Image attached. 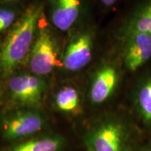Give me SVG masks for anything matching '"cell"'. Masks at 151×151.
<instances>
[{"mask_svg":"<svg viewBox=\"0 0 151 151\" xmlns=\"http://www.w3.org/2000/svg\"><path fill=\"white\" fill-rule=\"evenodd\" d=\"M45 9V0H34L9 29L0 45V72L4 75L11 74L29 57Z\"/></svg>","mask_w":151,"mask_h":151,"instance_id":"6da1fadb","label":"cell"},{"mask_svg":"<svg viewBox=\"0 0 151 151\" xmlns=\"http://www.w3.org/2000/svg\"><path fill=\"white\" fill-rule=\"evenodd\" d=\"M28 62L32 73L41 77L50 74L59 63L58 43L48 27L38 28Z\"/></svg>","mask_w":151,"mask_h":151,"instance_id":"7a4b0ae2","label":"cell"},{"mask_svg":"<svg viewBox=\"0 0 151 151\" xmlns=\"http://www.w3.org/2000/svg\"><path fill=\"white\" fill-rule=\"evenodd\" d=\"M122 67L128 72L140 71L151 61V35L133 32L117 37Z\"/></svg>","mask_w":151,"mask_h":151,"instance_id":"3957f363","label":"cell"},{"mask_svg":"<svg viewBox=\"0 0 151 151\" xmlns=\"http://www.w3.org/2000/svg\"><path fill=\"white\" fill-rule=\"evenodd\" d=\"M94 32L90 29L81 30L72 36L61 59L65 70L76 72L89 65L94 55Z\"/></svg>","mask_w":151,"mask_h":151,"instance_id":"277c9868","label":"cell"},{"mask_svg":"<svg viewBox=\"0 0 151 151\" xmlns=\"http://www.w3.org/2000/svg\"><path fill=\"white\" fill-rule=\"evenodd\" d=\"M121 65L116 62L104 61L95 69L90 81V101L100 105L110 99L118 89L122 78Z\"/></svg>","mask_w":151,"mask_h":151,"instance_id":"5b68a950","label":"cell"},{"mask_svg":"<svg viewBox=\"0 0 151 151\" xmlns=\"http://www.w3.org/2000/svg\"><path fill=\"white\" fill-rule=\"evenodd\" d=\"M43 77L34 73H19L9 78L7 88L11 99L25 106H37L41 103L46 90Z\"/></svg>","mask_w":151,"mask_h":151,"instance_id":"8992f818","label":"cell"},{"mask_svg":"<svg viewBox=\"0 0 151 151\" xmlns=\"http://www.w3.org/2000/svg\"><path fill=\"white\" fill-rule=\"evenodd\" d=\"M90 0H45L52 25L58 30L71 29L89 7Z\"/></svg>","mask_w":151,"mask_h":151,"instance_id":"52a82bcc","label":"cell"},{"mask_svg":"<svg viewBox=\"0 0 151 151\" xmlns=\"http://www.w3.org/2000/svg\"><path fill=\"white\" fill-rule=\"evenodd\" d=\"M44 124V118L37 111H16L5 119L4 136L7 140H17L39 132L43 129Z\"/></svg>","mask_w":151,"mask_h":151,"instance_id":"ba28073f","label":"cell"},{"mask_svg":"<svg viewBox=\"0 0 151 151\" xmlns=\"http://www.w3.org/2000/svg\"><path fill=\"white\" fill-rule=\"evenodd\" d=\"M124 137L125 129L122 122L106 120L92 130L89 146L92 151H122Z\"/></svg>","mask_w":151,"mask_h":151,"instance_id":"9c48e42d","label":"cell"},{"mask_svg":"<svg viewBox=\"0 0 151 151\" xmlns=\"http://www.w3.org/2000/svg\"><path fill=\"white\" fill-rule=\"evenodd\" d=\"M133 32L151 35V0H132L117 37Z\"/></svg>","mask_w":151,"mask_h":151,"instance_id":"30bf717a","label":"cell"},{"mask_svg":"<svg viewBox=\"0 0 151 151\" xmlns=\"http://www.w3.org/2000/svg\"><path fill=\"white\" fill-rule=\"evenodd\" d=\"M139 78L135 88V107L143 121L151 124V68Z\"/></svg>","mask_w":151,"mask_h":151,"instance_id":"8fae6325","label":"cell"},{"mask_svg":"<svg viewBox=\"0 0 151 151\" xmlns=\"http://www.w3.org/2000/svg\"><path fill=\"white\" fill-rule=\"evenodd\" d=\"M63 140L58 136H46L20 143L9 151H60Z\"/></svg>","mask_w":151,"mask_h":151,"instance_id":"7c38bea8","label":"cell"},{"mask_svg":"<svg viewBox=\"0 0 151 151\" xmlns=\"http://www.w3.org/2000/svg\"><path fill=\"white\" fill-rule=\"evenodd\" d=\"M56 108L66 113H74L80 106V95L73 86H64L57 92L55 96Z\"/></svg>","mask_w":151,"mask_h":151,"instance_id":"4fadbf2b","label":"cell"},{"mask_svg":"<svg viewBox=\"0 0 151 151\" xmlns=\"http://www.w3.org/2000/svg\"><path fill=\"white\" fill-rule=\"evenodd\" d=\"M23 11L21 7L0 4V33L10 29Z\"/></svg>","mask_w":151,"mask_h":151,"instance_id":"5bb4252c","label":"cell"},{"mask_svg":"<svg viewBox=\"0 0 151 151\" xmlns=\"http://www.w3.org/2000/svg\"><path fill=\"white\" fill-rule=\"evenodd\" d=\"M96 4L104 11H110L116 8L122 0H94Z\"/></svg>","mask_w":151,"mask_h":151,"instance_id":"9a60e30c","label":"cell"},{"mask_svg":"<svg viewBox=\"0 0 151 151\" xmlns=\"http://www.w3.org/2000/svg\"><path fill=\"white\" fill-rule=\"evenodd\" d=\"M33 1H32V0H0V3L3 4L14 6L23 8L24 5H29Z\"/></svg>","mask_w":151,"mask_h":151,"instance_id":"2e32d148","label":"cell"}]
</instances>
